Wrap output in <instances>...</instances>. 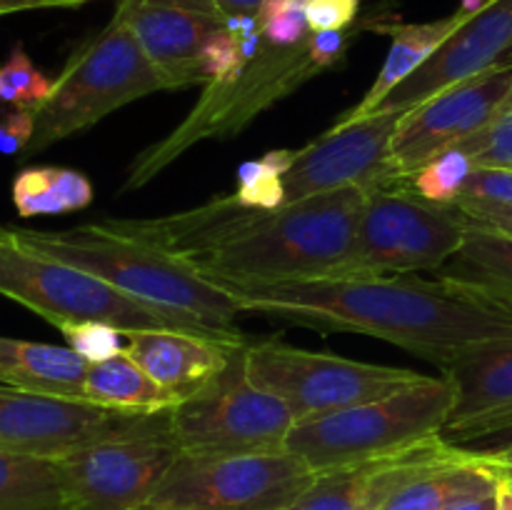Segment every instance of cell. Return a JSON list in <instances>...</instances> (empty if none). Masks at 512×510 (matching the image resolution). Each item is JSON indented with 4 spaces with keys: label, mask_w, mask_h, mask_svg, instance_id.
Listing matches in <instances>:
<instances>
[{
    "label": "cell",
    "mask_w": 512,
    "mask_h": 510,
    "mask_svg": "<svg viewBox=\"0 0 512 510\" xmlns=\"http://www.w3.org/2000/svg\"><path fill=\"white\" fill-rule=\"evenodd\" d=\"M83 400L103 408L135 410V413H160L178 405V400L155 383L143 365L128 355V350L115 358L103 360L88 368Z\"/></svg>",
    "instance_id": "obj_24"
},
{
    "label": "cell",
    "mask_w": 512,
    "mask_h": 510,
    "mask_svg": "<svg viewBox=\"0 0 512 510\" xmlns=\"http://www.w3.org/2000/svg\"><path fill=\"white\" fill-rule=\"evenodd\" d=\"M443 510H495V495H488V498L460 500V503L448 505V508Z\"/></svg>",
    "instance_id": "obj_43"
},
{
    "label": "cell",
    "mask_w": 512,
    "mask_h": 510,
    "mask_svg": "<svg viewBox=\"0 0 512 510\" xmlns=\"http://www.w3.org/2000/svg\"><path fill=\"white\" fill-rule=\"evenodd\" d=\"M53 85L55 80L35 68L23 45H15L8 60L0 65V103L3 105H15V108H28L38 113L53 93Z\"/></svg>",
    "instance_id": "obj_30"
},
{
    "label": "cell",
    "mask_w": 512,
    "mask_h": 510,
    "mask_svg": "<svg viewBox=\"0 0 512 510\" xmlns=\"http://www.w3.org/2000/svg\"><path fill=\"white\" fill-rule=\"evenodd\" d=\"M93 0H0V15L28 13V10H53V8H80Z\"/></svg>",
    "instance_id": "obj_40"
},
{
    "label": "cell",
    "mask_w": 512,
    "mask_h": 510,
    "mask_svg": "<svg viewBox=\"0 0 512 510\" xmlns=\"http://www.w3.org/2000/svg\"><path fill=\"white\" fill-rule=\"evenodd\" d=\"M453 400L448 380L425 375L385 398L298 420L285 438V450L298 455L315 475L378 458L443 433Z\"/></svg>",
    "instance_id": "obj_4"
},
{
    "label": "cell",
    "mask_w": 512,
    "mask_h": 510,
    "mask_svg": "<svg viewBox=\"0 0 512 510\" xmlns=\"http://www.w3.org/2000/svg\"><path fill=\"white\" fill-rule=\"evenodd\" d=\"M505 478H508V480H510V483H512V473H510V475H505Z\"/></svg>",
    "instance_id": "obj_45"
},
{
    "label": "cell",
    "mask_w": 512,
    "mask_h": 510,
    "mask_svg": "<svg viewBox=\"0 0 512 510\" xmlns=\"http://www.w3.org/2000/svg\"><path fill=\"white\" fill-rule=\"evenodd\" d=\"M400 118L403 113L398 110H378L353 123H335L323 138L295 150L293 168L283 178L285 203L348 185L373 188L400 180L390 160Z\"/></svg>",
    "instance_id": "obj_15"
},
{
    "label": "cell",
    "mask_w": 512,
    "mask_h": 510,
    "mask_svg": "<svg viewBox=\"0 0 512 510\" xmlns=\"http://www.w3.org/2000/svg\"><path fill=\"white\" fill-rule=\"evenodd\" d=\"M170 410L135 413L0 385V450L60 460L100 440L165 433Z\"/></svg>",
    "instance_id": "obj_12"
},
{
    "label": "cell",
    "mask_w": 512,
    "mask_h": 510,
    "mask_svg": "<svg viewBox=\"0 0 512 510\" xmlns=\"http://www.w3.org/2000/svg\"><path fill=\"white\" fill-rule=\"evenodd\" d=\"M245 65H248V60L240 50L238 35L230 33L228 28H220L218 33L210 35L208 43L200 50V70H203L208 85L233 78Z\"/></svg>",
    "instance_id": "obj_34"
},
{
    "label": "cell",
    "mask_w": 512,
    "mask_h": 510,
    "mask_svg": "<svg viewBox=\"0 0 512 510\" xmlns=\"http://www.w3.org/2000/svg\"><path fill=\"white\" fill-rule=\"evenodd\" d=\"M0 295L33 310L55 328L73 320H103L123 330L183 328L208 333L128 298L88 270L43 253L13 225H0Z\"/></svg>",
    "instance_id": "obj_6"
},
{
    "label": "cell",
    "mask_w": 512,
    "mask_h": 510,
    "mask_svg": "<svg viewBox=\"0 0 512 510\" xmlns=\"http://www.w3.org/2000/svg\"><path fill=\"white\" fill-rule=\"evenodd\" d=\"M308 48L323 70L333 68L348 50V35L343 30H315L308 35Z\"/></svg>",
    "instance_id": "obj_38"
},
{
    "label": "cell",
    "mask_w": 512,
    "mask_h": 510,
    "mask_svg": "<svg viewBox=\"0 0 512 510\" xmlns=\"http://www.w3.org/2000/svg\"><path fill=\"white\" fill-rule=\"evenodd\" d=\"M240 313L265 315L315 330L388 340L440 368L480 345L512 338V300L470 280L440 275H348V278L213 280Z\"/></svg>",
    "instance_id": "obj_1"
},
{
    "label": "cell",
    "mask_w": 512,
    "mask_h": 510,
    "mask_svg": "<svg viewBox=\"0 0 512 510\" xmlns=\"http://www.w3.org/2000/svg\"><path fill=\"white\" fill-rule=\"evenodd\" d=\"M445 275L470 280L512 300V235L470 223L463 248Z\"/></svg>",
    "instance_id": "obj_27"
},
{
    "label": "cell",
    "mask_w": 512,
    "mask_h": 510,
    "mask_svg": "<svg viewBox=\"0 0 512 510\" xmlns=\"http://www.w3.org/2000/svg\"><path fill=\"white\" fill-rule=\"evenodd\" d=\"M0 510H63L58 460L0 450Z\"/></svg>",
    "instance_id": "obj_26"
},
{
    "label": "cell",
    "mask_w": 512,
    "mask_h": 510,
    "mask_svg": "<svg viewBox=\"0 0 512 510\" xmlns=\"http://www.w3.org/2000/svg\"><path fill=\"white\" fill-rule=\"evenodd\" d=\"M475 168H512V95L503 108L470 138L458 143Z\"/></svg>",
    "instance_id": "obj_31"
},
{
    "label": "cell",
    "mask_w": 512,
    "mask_h": 510,
    "mask_svg": "<svg viewBox=\"0 0 512 510\" xmlns=\"http://www.w3.org/2000/svg\"><path fill=\"white\" fill-rule=\"evenodd\" d=\"M128 355L175 400H188L213 383L245 343L183 328L128 330Z\"/></svg>",
    "instance_id": "obj_20"
},
{
    "label": "cell",
    "mask_w": 512,
    "mask_h": 510,
    "mask_svg": "<svg viewBox=\"0 0 512 510\" xmlns=\"http://www.w3.org/2000/svg\"><path fill=\"white\" fill-rule=\"evenodd\" d=\"M495 510H512V483L508 478H503V483L498 485V493H495Z\"/></svg>",
    "instance_id": "obj_44"
},
{
    "label": "cell",
    "mask_w": 512,
    "mask_h": 510,
    "mask_svg": "<svg viewBox=\"0 0 512 510\" xmlns=\"http://www.w3.org/2000/svg\"><path fill=\"white\" fill-rule=\"evenodd\" d=\"M460 203L512 210V168H475L455 205Z\"/></svg>",
    "instance_id": "obj_35"
},
{
    "label": "cell",
    "mask_w": 512,
    "mask_h": 510,
    "mask_svg": "<svg viewBox=\"0 0 512 510\" xmlns=\"http://www.w3.org/2000/svg\"><path fill=\"white\" fill-rule=\"evenodd\" d=\"M150 63L163 75L168 90L208 85L200 70V50L225 20L210 0H118Z\"/></svg>",
    "instance_id": "obj_18"
},
{
    "label": "cell",
    "mask_w": 512,
    "mask_h": 510,
    "mask_svg": "<svg viewBox=\"0 0 512 510\" xmlns=\"http://www.w3.org/2000/svg\"><path fill=\"white\" fill-rule=\"evenodd\" d=\"M483 453L493 460L495 468H498L500 473L510 475L512 473V430L510 433H505L503 445H498V448H488V450H483Z\"/></svg>",
    "instance_id": "obj_42"
},
{
    "label": "cell",
    "mask_w": 512,
    "mask_h": 510,
    "mask_svg": "<svg viewBox=\"0 0 512 510\" xmlns=\"http://www.w3.org/2000/svg\"><path fill=\"white\" fill-rule=\"evenodd\" d=\"M473 453L443 433L388 455L360 460L315 475L310 488L288 510H380L405 485Z\"/></svg>",
    "instance_id": "obj_16"
},
{
    "label": "cell",
    "mask_w": 512,
    "mask_h": 510,
    "mask_svg": "<svg viewBox=\"0 0 512 510\" xmlns=\"http://www.w3.org/2000/svg\"><path fill=\"white\" fill-rule=\"evenodd\" d=\"M363 208V185L310 195L278 210L245 205L193 270L210 280L245 283L338 278L353 253Z\"/></svg>",
    "instance_id": "obj_2"
},
{
    "label": "cell",
    "mask_w": 512,
    "mask_h": 510,
    "mask_svg": "<svg viewBox=\"0 0 512 510\" xmlns=\"http://www.w3.org/2000/svg\"><path fill=\"white\" fill-rule=\"evenodd\" d=\"M93 203L88 175L60 165H30L13 180V205L20 218L65 215Z\"/></svg>",
    "instance_id": "obj_25"
},
{
    "label": "cell",
    "mask_w": 512,
    "mask_h": 510,
    "mask_svg": "<svg viewBox=\"0 0 512 510\" xmlns=\"http://www.w3.org/2000/svg\"><path fill=\"white\" fill-rule=\"evenodd\" d=\"M178 455L170 430L75 450L58 460L63 510H143Z\"/></svg>",
    "instance_id": "obj_13"
},
{
    "label": "cell",
    "mask_w": 512,
    "mask_h": 510,
    "mask_svg": "<svg viewBox=\"0 0 512 510\" xmlns=\"http://www.w3.org/2000/svg\"><path fill=\"white\" fill-rule=\"evenodd\" d=\"M508 58H512V0H485L408 80L390 90L378 110H413L450 85L475 78Z\"/></svg>",
    "instance_id": "obj_17"
},
{
    "label": "cell",
    "mask_w": 512,
    "mask_h": 510,
    "mask_svg": "<svg viewBox=\"0 0 512 510\" xmlns=\"http://www.w3.org/2000/svg\"><path fill=\"white\" fill-rule=\"evenodd\" d=\"M460 210L465 213V218L470 220L478 228L495 230V233L512 235V210L505 208H493V205H478V203H460Z\"/></svg>",
    "instance_id": "obj_39"
},
{
    "label": "cell",
    "mask_w": 512,
    "mask_h": 510,
    "mask_svg": "<svg viewBox=\"0 0 512 510\" xmlns=\"http://www.w3.org/2000/svg\"><path fill=\"white\" fill-rule=\"evenodd\" d=\"M323 73L308 48V40L293 48H280L265 40L253 60L223 83L205 85L188 118L165 140L150 145L135 158L123 190H135L168 168L190 145L205 138H230L253 123L263 110L298 90L305 80Z\"/></svg>",
    "instance_id": "obj_7"
},
{
    "label": "cell",
    "mask_w": 512,
    "mask_h": 510,
    "mask_svg": "<svg viewBox=\"0 0 512 510\" xmlns=\"http://www.w3.org/2000/svg\"><path fill=\"white\" fill-rule=\"evenodd\" d=\"M213 8L218 10L220 18L228 23L233 18H243V15H253V18H260V10L268 0H210Z\"/></svg>",
    "instance_id": "obj_41"
},
{
    "label": "cell",
    "mask_w": 512,
    "mask_h": 510,
    "mask_svg": "<svg viewBox=\"0 0 512 510\" xmlns=\"http://www.w3.org/2000/svg\"><path fill=\"white\" fill-rule=\"evenodd\" d=\"M308 0H268L260 10V30L268 43L293 48L308 40L310 25L305 13Z\"/></svg>",
    "instance_id": "obj_33"
},
{
    "label": "cell",
    "mask_w": 512,
    "mask_h": 510,
    "mask_svg": "<svg viewBox=\"0 0 512 510\" xmlns=\"http://www.w3.org/2000/svg\"><path fill=\"white\" fill-rule=\"evenodd\" d=\"M510 95L512 58L405 110L390 150L395 178H410L428 160L478 133Z\"/></svg>",
    "instance_id": "obj_14"
},
{
    "label": "cell",
    "mask_w": 512,
    "mask_h": 510,
    "mask_svg": "<svg viewBox=\"0 0 512 510\" xmlns=\"http://www.w3.org/2000/svg\"><path fill=\"white\" fill-rule=\"evenodd\" d=\"M503 478L483 450H473L460 463L445 465L405 485L380 510H443L460 500L495 495Z\"/></svg>",
    "instance_id": "obj_23"
},
{
    "label": "cell",
    "mask_w": 512,
    "mask_h": 510,
    "mask_svg": "<svg viewBox=\"0 0 512 510\" xmlns=\"http://www.w3.org/2000/svg\"><path fill=\"white\" fill-rule=\"evenodd\" d=\"M453 385V413L443 435L450 443L493 438L512 430V338L480 345L443 368Z\"/></svg>",
    "instance_id": "obj_19"
},
{
    "label": "cell",
    "mask_w": 512,
    "mask_h": 510,
    "mask_svg": "<svg viewBox=\"0 0 512 510\" xmlns=\"http://www.w3.org/2000/svg\"><path fill=\"white\" fill-rule=\"evenodd\" d=\"M310 33L315 30H345L358 15V0H308Z\"/></svg>",
    "instance_id": "obj_37"
},
{
    "label": "cell",
    "mask_w": 512,
    "mask_h": 510,
    "mask_svg": "<svg viewBox=\"0 0 512 510\" xmlns=\"http://www.w3.org/2000/svg\"><path fill=\"white\" fill-rule=\"evenodd\" d=\"M245 370L255 385L288 405L295 423L385 398L425 378L410 368L315 353L278 338L245 345Z\"/></svg>",
    "instance_id": "obj_10"
},
{
    "label": "cell",
    "mask_w": 512,
    "mask_h": 510,
    "mask_svg": "<svg viewBox=\"0 0 512 510\" xmlns=\"http://www.w3.org/2000/svg\"><path fill=\"white\" fill-rule=\"evenodd\" d=\"M158 90H168V83L150 63L123 13L115 10L110 23L75 50L55 78L53 93L38 110L35 138L25 155H38Z\"/></svg>",
    "instance_id": "obj_5"
},
{
    "label": "cell",
    "mask_w": 512,
    "mask_h": 510,
    "mask_svg": "<svg viewBox=\"0 0 512 510\" xmlns=\"http://www.w3.org/2000/svg\"><path fill=\"white\" fill-rule=\"evenodd\" d=\"M245 345L235 350L228 368L213 383L170 408V433L183 453L285 450L295 418L283 400L250 380Z\"/></svg>",
    "instance_id": "obj_11"
},
{
    "label": "cell",
    "mask_w": 512,
    "mask_h": 510,
    "mask_svg": "<svg viewBox=\"0 0 512 510\" xmlns=\"http://www.w3.org/2000/svg\"><path fill=\"white\" fill-rule=\"evenodd\" d=\"M85 363L68 345L33 343L0 335V385L25 393L83 400Z\"/></svg>",
    "instance_id": "obj_21"
},
{
    "label": "cell",
    "mask_w": 512,
    "mask_h": 510,
    "mask_svg": "<svg viewBox=\"0 0 512 510\" xmlns=\"http://www.w3.org/2000/svg\"><path fill=\"white\" fill-rule=\"evenodd\" d=\"M468 218L458 205H435L408 178L365 188V208L343 275H413L443 268L460 253Z\"/></svg>",
    "instance_id": "obj_8"
},
{
    "label": "cell",
    "mask_w": 512,
    "mask_h": 510,
    "mask_svg": "<svg viewBox=\"0 0 512 510\" xmlns=\"http://www.w3.org/2000/svg\"><path fill=\"white\" fill-rule=\"evenodd\" d=\"M43 253L93 273L128 298L150 305L193 328L245 343L235 325L240 308L218 283L195 273L173 255L118 233L105 220L78 228L43 233L20 230Z\"/></svg>",
    "instance_id": "obj_3"
},
{
    "label": "cell",
    "mask_w": 512,
    "mask_h": 510,
    "mask_svg": "<svg viewBox=\"0 0 512 510\" xmlns=\"http://www.w3.org/2000/svg\"><path fill=\"white\" fill-rule=\"evenodd\" d=\"M475 163L463 148L453 145L438 158L428 160L423 168L415 170L408 178L410 188L423 200L435 205H455L473 175Z\"/></svg>",
    "instance_id": "obj_29"
},
{
    "label": "cell",
    "mask_w": 512,
    "mask_h": 510,
    "mask_svg": "<svg viewBox=\"0 0 512 510\" xmlns=\"http://www.w3.org/2000/svg\"><path fill=\"white\" fill-rule=\"evenodd\" d=\"M313 480V470L288 450H180L143 510H288Z\"/></svg>",
    "instance_id": "obj_9"
},
{
    "label": "cell",
    "mask_w": 512,
    "mask_h": 510,
    "mask_svg": "<svg viewBox=\"0 0 512 510\" xmlns=\"http://www.w3.org/2000/svg\"><path fill=\"white\" fill-rule=\"evenodd\" d=\"M295 163V150L280 148L265 153L260 160H248L238 168L235 198L248 208L278 210L285 205L283 178Z\"/></svg>",
    "instance_id": "obj_28"
},
{
    "label": "cell",
    "mask_w": 512,
    "mask_h": 510,
    "mask_svg": "<svg viewBox=\"0 0 512 510\" xmlns=\"http://www.w3.org/2000/svg\"><path fill=\"white\" fill-rule=\"evenodd\" d=\"M473 10L460 8L458 13L445 15V18L430 20V23H408V25H395L390 33H393V43H390L388 58H385L383 68H380L378 78L370 85L368 93L363 95L355 108H350L338 123H353V120L365 118V115H373L378 110V105L383 103L390 95V90L398 88L403 80H408L445 40L450 38L455 28L463 23Z\"/></svg>",
    "instance_id": "obj_22"
},
{
    "label": "cell",
    "mask_w": 512,
    "mask_h": 510,
    "mask_svg": "<svg viewBox=\"0 0 512 510\" xmlns=\"http://www.w3.org/2000/svg\"><path fill=\"white\" fill-rule=\"evenodd\" d=\"M58 330L63 333L65 345L90 365L115 358L128 348V335H125L128 330L103 323V320H73V323L60 325Z\"/></svg>",
    "instance_id": "obj_32"
},
{
    "label": "cell",
    "mask_w": 512,
    "mask_h": 510,
    "mask_svg": "<svg viewBox=\"0 0 512 510\" xmlns=\"http://www.w3.org/2000/svg\"><path fill=\"white\" fill-rule=\"evenodd\" d=\"M35 125H38V113L35 110L0 103V153H28L30 143L35 138Z\"/></svg>",
    "instance_id": "obj_36"
}]
</instances>
